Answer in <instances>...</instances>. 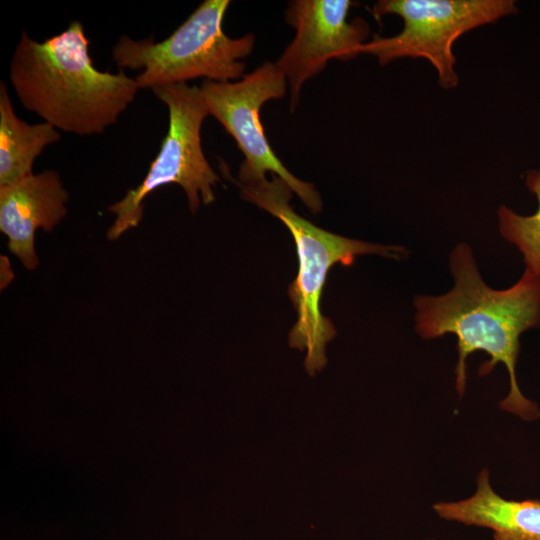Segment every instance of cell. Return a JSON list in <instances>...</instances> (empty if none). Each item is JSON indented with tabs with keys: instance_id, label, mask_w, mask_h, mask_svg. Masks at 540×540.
I'll return each mask as SVG.
<instances>
[{
	"instance_id": "cell-1",
	"label": "cell",
	"mask_w": 540,
	"mask_h": 540,
	"mask_svg": "<svg viewBox=\"0 0 540 540\" xmlns=\"http://www.w3.org/2000/svg\"><path fill=\"white\" fill-rule=\"evenodd\" d=\"M449 268L454 278L450 291L439 296H415L416 332L423 339L456 336L455 387L460 397L466 389L468 356L484 351L489 360L479 367V375L491 373L498 363L505 365L509 375L510 389L499 407L527 421L538 419V405L518 386L516 363L521 334L540 328V274L526 268L513 286L492 289L484 282L466 243L454 247Z\"/></svg>"
},
{
	"instance_id": "cell-2",
	"label": "cell",
	"mask_w": 540,
	"mask_h": 540,
	"mask_svg": "<svg viewBox=\"0 0 540 540\" xmlns=\"http://www.w3.org/2000/svg\"><path fill=\"white\" fill-rule=\"evenodd\" d=\"M89 43L77 20L43 42L23 31L9 66L23 107L58 131L79 136L101 134L116 124L140 89L123 69L98 70Z\"/></svg>"
},
{
	"instance_id": "cell-3",
	"label": "cell",
	"mask_w": 540,
	"mask_h": 540,
	"mask_svg": "<svg viewBox=\"0 0 540 540\" xmlns=\"http://www.w3.org/2000/svg\"><path fill=\"white\" fill-rule=\"evenodd\" d=\"M219 167L224 176L239 186L245 200L278 218L290 231L298 256V273L289 286V296L298 319L289 333V345L305 351L304 367L309 375L320 372L327 364L326 346L335 337L332 322L320 311L321 295L332 266L353 264L355 257L378 254L400 260L408 251L402 246L372 244L340 236L298 215L290 200L292 190L280 177L240 183L234 179L222 160Z\"/></svg>"
},
{
	"instance_id": "cell-4",
	"label": "cell",
	"mask_w": 540,
	"mask_h": 540,
	"mask_svg": "<svg viewBox=\"0 0 540 540\" xmlns=\"http://www.w3.org/2000/svg\"><path fill=\"white\" fill-rule=\"evenodd\" d=\"M229 0H204L166 39L133 40L122 35L112 48L119 69L141 70L140 89L205 77L227 82L243 77L242 61L253 50L255 35L230 38L223 30Z\"/></svg>"
},
{
	"instance_id": "cell-5",
	"label": "cell",
	"mask_w": 540,
	"mask_h": 540,
	"mask_svg": "<svg viewBox=\"0 0 540 540\" xmlns=\"http://www.w3.org/2000/svg\"><path fill=\"white\" fill-rule=\"evenodd\" d=\"M152 91L168 108V130L141 183L108 207L115 216L107 231L109 240H117L138 226L145 198L161 186L180 185L192 213L201 203L209 205L215 200L214 187L220 177L201 145L202 123L209 114L200 87L175 83L154 87Z\"/></svg>"
},
{
	"instance_id": "cell-6",
	"label": "cell",
	"mask_w": 540,
	"mask_h": 540,
	"mask_svg": "<svg viewBox=\"0 0 540 540\" xmlns=\"http://www.w3.org/2000/svg\"><path fill=\"white\" fill-rule=\"evenodd\" d=\"M513 0H381L371 13L379 20L387 14L403 19V29L395 36H374L360 47V54H371L380 65L403 57L428 59L438 74L440 86L458 84L454 42L464 33L515 14Z\"/></svg>"
},
{
	"instance_id": "cell-7",
	"label": "cell",
	"mask_w": 540,
	"mask_h": 540,
	"mask_svg": "<svg viewBox=\"0 0 540 540\" xmlns=\"http://www.w3.org/2000/svg\"><path fill=\"white\" fill-rule=\"evenodd\" d=\"M287 79L275 63L264 62L253 72L232 82L204 80L200 86L208 111L230 134L244 155L238 182L266 179L270 172L283 179L307 208L320 213L322 201L312 183L296 178L273 152L264 133L260 111L264 103L286 93Z\"/></svg>"
},
{
	"instance_id": "cell-8",
	"label": "cell",
	"mask_w": 540,
	"mask_h": 540,
	"mask_svg": "<svg viewBox=\"0 0 540 540\" xmlns=\"http://www.w3.org/2000/svg\"><path fill=\"white\" fill-rule=\"evenodd\" d=\"M350 0H295L289 3L285 19L296 31L275 65L290 87V108L299 101L308 79L321 72L331 59L350 60L360 54L369 35L361 18L348 21Z\"/></svg>"
},
{
	"instance_id": "cell-9",
	"label": "cell",
	"mask_w": 540,
	"mask_h": 540,
	"mask_svg": "<svg viewBox=\"0 0 540 540\" xmlns=\"http://www.w3.org/2000/svg\"><path fill=\"white\" fill-rule=\"evenodd\" d=\"M69 194L55 170L31 174L0 186V231L9 251L27 270L38 266L35 235L50 232L66 216Z\"/></svg>"
},
{
	"instance_id": "cell-10",
	"label": "cell",
	"mask_w": 540,
	"mask_h": 540,
	"mask_svg": "<svg viewBox=\"0 0 540 540\" xmlns=\"http://www.w3.org/2000/svg\"><path fill=\"white\" fill-rule=\"evenodd\" d=\"M489 475L487 469L480 471L472 496L435 503L436 514L448 521L488 528L494 540H540V501L503 498L492 488Z\"/></svg>"
},
{
	"instance_id": "cell-11",
	"label": "cell",
	"mask_w": 540,
	"mask_h": 540,
	"mask_svg": "<svg viewBox=\"0 0 540 540\" xmlns=\"http://www.w3.org/2000/svg\"><path fill=\"white\" fill-rule=\"evenodd\" d=\"M61 139L59 131L46 122L29 124L13 108L7 86L0 83V186L27 177L44 148Z\"/></svg>"
},
{
	"instance_id": "cell-12",
	"label": "cell",
	"mask_w": 540,
	"mask_h": 540,
	"mask_svg": "<svg viewBox=\"0 0 540 540\" xmlns=\"http://www.w3.org/2000/svg\"><path fill=\"white\" fill-rule=\"evenodd\" d=\"M525 183L537 197L538 210L532 215L523 216L501 205L497 212L499 231L522 253L526 268L540 274V169L529 170Z\"/></svg>"
},
{
	"instance_id": "cell-13",
	"label": "cell",
	"mask_w": 540,
	"mask_h": 540,
	"mask_svg": "<svg viewBox=\"0 0 540 540\" xmlns=\"http://www.w3.org/2000/svg\"><path fill=\"white\" fill-rule=\"evenodd\" d=\"M425 540H435V539L429 538V539H425Z\"/></svg>"
}]
</instances>
